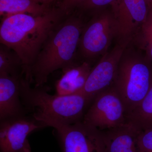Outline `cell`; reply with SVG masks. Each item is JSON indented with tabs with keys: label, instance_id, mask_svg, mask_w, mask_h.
<instances>
[{
	"label": "cell",
	"instance_id": "obj_16",
	"mask_svg": "<svg viewBox=\"0 0 152 152\" xmlns=\"http://www.w3.org/2000/svg\"><path fill=\"white\" fill-rule=\"evenodd\" d=\"M0 75L13 77H23V66L18 55L12 49L1 44L0 45Z\"/></svg>",
	"mask_w": 152,
	"mask_h": 152
},
{
	"label": "cell",
	"instance_id": "obj_10",
	"mask_svg": "<svg viewBox=\"0 0 152 152\" xmlns=\"http://www.w3.org/2000/svg\"><path fill=\"white\" fill-rule=\"evenodd\" d=\"M111 7L116 20L117 40H132L146 20L148 3L145 0H118Z\"/></svg>",
	"mask_w": 152,
	"mask_h": 152
},
{
	"label": "cell",
	"instance_id": "obj_11",
	"mask_svg": "<svg viewBox=\"0 0 152 152\" xmlns=\"http://www.w3.org/2000/svg\"><path fill=\"white\" fill-rule=\"evenodd\" d=\"M21 77L0 75V121L27 115L20 96Z\"/></svg>",
	"mask_w": 152,
	"mask_h": 152
},
{
	"label": "cell",
	"instance_id": "obj_18",
	"mask_svg": "<svg viewBox=\"0 0 152 152\" xmlns=\"http://www.w3.org/2000/svg\"><path fill=\"white\" fill-rule=\"evenodd\" d=\"M137 148V152H152V129L139 132Z\"/></svg>",
	"mask_w": 152,
	"mask_h": 152
},
{
	"label": "cell",
	"instance_id": "obj_2",
	"mask_svg": "<svg viewBox=\"0 0 152 152\" xmlns=\"http://www.w3.org/2000/svg\"><path fill=\"white\" fill-rule=\"evenodd\" d=\"M85 24L80 17L71 16L52 31L31 68V83L42 86L52 73L77 63L76 55Z\"/></svg>",
	"mask_w": 152,
	"mask_h": 152
},
{
	"label": "cell",
	"instance_id": "obj_12",
	"mask_svg": "<svg viewBox=\"0 0 152 152\" xmlns=\"http://www.w3.org/2000/svg\"><path fill=\"white\" fill-rule=\"evenodd\" d=\"M86 61L76 63L62 69V74L55 84L56 94L68 96L80 92L91 70Z\"/></svg>",
	"mask_w": 152,
	"mask_h": 152
},
{
	"label": "cell",
	"instance_id": "obj_20",
	"mask_svg": "<svg viewBox=\"0 0 152 152\" xmlns=\"http://www.w3.org/2000/svg\"><path fill=\"white\" fill-rule=\"evenodd\" d=\"M86 0H61L59 9L65 15L76 7H79Z\"/></svg>",
	"mask_w": 152,
	"mask_h": 152
},
{
	"label": "cell",
	"instance_id": "obj_9",
	"mask_svg": "<svg viewBox=\"0 0 152 152\" xmlns=\"http://www.w3.org/2000/svg\"><path fill=\"white\" fill-rule=\"evenodd\" d=\"M45 127L32 115L1 120L0 152H31L28 136L34 131Z\"/></svg>",
	"mask_w": 152,
	"mask_h": 152
},
{
	"label": "cell",
	"instance_id": "obj_14",
	"mask_svg": "<svg viewBox=\"0 0 152 152\" xmlns=\"http://www.w3.org/2000/svg\"><path fill=\"white\" fill-rule=\"evenodd\" d=\"M50 9L38 0H0V14L4 17L20 14L40 15Z\"/></svg>",
	"mask_w": 152,
	"mask_h": 152
},
{
	"label": "cell",
	"instance_id": "obj_3",
	"mask_svg": "<svg viewBox=\"0 0 152 152\" xmlns=\"http://www.w3.org/2000/svg\"><path fill=\"white\" fill-rule=\"evenodd\" d=\"M42 87L32 88L28 81L21 79L20 96L23 105L36 120L52 121L65 124L82 121L87 106L92 103L81 93L68 96L52 95Z\"/></svg>",
	"mask_w": 152,
	"mask_h": 152
},
{
	"label": "cell",
	"instance_id": "obj_13",
	"mask_svg": "<svg viewBox=\"0 0 152 152\" xmlns=\"http://www.w3.org/2000/svg\"><path fill=\"white\" fill-rule=\"evenodd\" d=\"M140 132L128 123L103 132L107 152H137V138Z\"/></svg>",
	"mask_w": 152,
	"mask_h": 152
},
{
	"label": "cell",
	"instance_id": "obj_21",
	"mask_svg": "<svg viewBox=\"0 0 152 152\" xmlns=\"http://www.w3.org/2000/svg\"><path fill=\"white\" fill-rule=\"evenodd\" d=\"M42 4L48 7L49 5L54 0H38Z\"/></svg>",
	"mask_w": 152,
	"mask_h": 152
},
{
	"label": "cell",
	"instance_id": "obj_17",
	"mask_svg": "<svg viewBox=\"0 0 152 152\" xmlns=\"http://www.w3.org/2000/svg\"><path fill=\"white\" fill-rule=\"evenodd\" d=\"M149 6L146 20L133 38L132 42L144 52L152 63V5Z\"/></svg>",
	"mask_w": 152,
	"mask_h": 152
},
{
	"label": "cell",
	"instance_id": "obj_19",
	"mask_svg": "<svg viewBox=\"0 0 152 152\" xmlns=\"http://www.w3.org/2000/svg\"><path fill=\"white\" fill-rule=\"evenodd\" d=\"M118 0H86L79 7L83 10H99L108 6L113 7Z\"/></svg>",
	"mask_w": 152,
	"mask_h": 152
},
{
	"label": "cell",
	"instance_id": "obj_8",
	"mask_svg": "<svg viewBox=\"0 0 152 152\" xmlns=\"http://www.w3.org/2000/svg\"><path fill=\"white\" fill-rule=\"evenodd\" d=\"M132 41H117L114 48L101 57L97 64L92 68L80 93L93 102L98 94L111 86L122 55Z\"/></svg>",
	"mask_w": 152,
	"mask_h": 152
},
{
	"label": "cell",
	"instance_id": "obj_7",
	"mask_svg": "<svg viewBox=\"0 0 152 152\" xmlns=\"http://www.w3.org/2000/svg\"><path fill=\"white\" fill-rule=\"evenodd\" d=\"M83 121L102 132L127 123L124 103L113 87H110L95 97Z\"/></svg>",
	"mask_w": 152,
	"mask_h": 152
},
{
	"label": "cell",
	"instance_id": "obj_4",
	"mask_svg": "<svg viewBox=\"0 0 152 152\" xmlns=\"http://www.w3.org/2000/svg\"><path fill=\"white\" fill-rule=\"evenodd\" d=\"M111 86L122 101L126 115L152 86V63L132 41L122 55Z\"/></svg>",
	"mask_w": 152,
	"mask_h": 152
},
{
	"label": "cell",
	"instance_id": "obj_1",
	"mask_svg": "<svg viewBox=\"0 0 152 152\" xmlns=\"http://www.w3.org/2000/svg\"><path fill=\"white\" fill-rule=\"evenodd\" d=\"M65 14L50 9L40 15L20 14L4 17L0 26V42L12 49L21 61L25 78L31 83V70L49 35Z\"/></svg>",
	"mask_w": 152,
	"mask_h": 152
},
{
	"label": "cell",
	"instance_id": "obj_15",
	"mask_svg": "<svg viewBox=\"0 0 152 152\" xmlns=\"http://www.w3.org/2000/svg\"><path fill=\"white\" fill-rule=\"evenodd\" d=\"M127 122L139 131L152 129V86L145 98L126 115Z\"/></svg>",
	"mask_w": 152,
	"mask_h": 152
},
{
	"label": "cell",
	"instance_id": "obj_5",
	"mask_svg": "<svg viewBox=\"0 0 152 152\" xmlns=\"http://www.w3.org/2000/svg\"><path fill=\"white\" fill-rule=\"evenodd\" d=\"M117 37L116 20L111 7L110 10L100 9L85 23L77 52L83 61L91 64L108 51L113 40Z\"/></svg>",
	"mask_w": 152,
	"mask_h": 152
},
{
	"label": "cell",
	"instance_id": "obj_6",
	"mask_svg": "<svg viewBox=\"0 0 152 152\" xmlns=\"http://www.w3.org/2000/svg\"><path fill=\"white\" fill-rule=\"evenodd\" d=\"M42 124L56 131L62 152H107L102 132L83 121L71 124L52 121Z\"/></svg>",
	"mask_w": 152,
	"mask_h": 152
},
{
	"label": "cell",
	"instance_id": "obj_22",
	"mask_svg": "<svg viewBox=\"0 0 152 152\" xmlns=\"http://www.w3.org/2000/svg\"><path fill=\"white\" fill-rule=\"evenodd\" d=\"M145 1L148 3L149 5H152V0H145Z\"/></svg>",
	"mask_w": 152,
	"mask_h": 152
}]
</instances>
